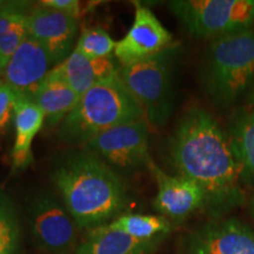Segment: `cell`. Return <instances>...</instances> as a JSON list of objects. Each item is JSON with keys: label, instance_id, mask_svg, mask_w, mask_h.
Returning a JSON list of instances; mask_svg holds the SVG:
<instances>
[{"label": "cell", "instance_id": "obj_1", "mask_svg": "<svg viewBox=\"0 0 254 254\" xmlns=\"http://www.w3.org/2000/svg\"><path fill=\"white\" fill-rule=\"evenodd\" d=\"M167 155L178 176L204 190L205 207L212 213H224L245 201L240 166L227 131L202 107H190L182 114L168 139Z\"/></svg>", "mask_w": 254, "mask_h": 254}, {"label": "cell", "instance_id": "obj_2", "mask_svg": "<svg viewBox=\"0 0 254 254\" xmlns=\"http://www.w3.org/2000/svg\"><path fill=\"white\" fill-rule=\"evenodd\" d=\"M51 179L79 228L90 231L109 225L126 206L122 177L86 150L64 154Z\"/></svg>", "mask_w": 254, "mask_h": 254}, {"label": "cell", "instance_id": "obj_3", "mask_svg": "<svg viewBox=\"0 0 254 254\" xmlns=\"http://www.w3.org/2000/svg\"><path fill=\"white\" fill-rule=\"evenodd\" d=\"M142 119H146L144 110L127 90L118 72L82 95L59 125L57 135L68 144L84 146L112 127Z\"/></svg>", "mask_w": 254, "mask_h": 254}, {"label": "cell", "instance_id": "obj_4", "mask_svg": "<svg viewBox=\"0 0 254 254\" xmlns=\"http://www.w3.org/2000/svg\"><path fill=\"white\" fill-rule=\"evenodd\" d=\"M200 75L217 106H233L249 93L254 81V27L209 41Z\"/></svg>", "mask_w": 254, "mask_h": 254}, {"label": "cell", "instance_id": "obj_5", "mask_svg": "<svg viewBox=\"0 0 254 254\" xmlns=\"http://www.w3.org/2000/svg\"><path fill=\"white\" fill-rule=\"evenodd\" d=\"M177 52L173 44L151 58L119 68L120 79L142 107L150 126H164L173 113L172 72Z\"/></svg>", "mask_w": 254, "mask_h": 254}, {"label": "cell", "instance_id": "obj_6", "mask_svg": "<svg viewBox=\"0 0 254 254\" xmlns=\"http://www.w3.org/2000/svg\"><path fill=\"white\" fill-rule=\"evenodd\" d=\"M167 6L198 39L211 41L254 27V0H173Z\"/></svg>", "mask_w": 254, "mask_h": 254}, {"label": "cell", "instance_id": "obj_7", "mask_svg": "<svg viewBox=\"0 0 254 254\" xmlns=\"http://www.w3.org/2000/svg\"><path fill=\"white\" fill-rule=\"evenodd\" d=\"M148 131L146 119L124 124L107 129L84 145L117 174L128 176L147 168L152 160L148 153Z\"/></svg>", "mask_w": 254, "mask_h": 254}, {"label": "cell", "instance_id": "obj_8", "mask_svg": "<svg viewBox=\"0 0 254 254\" xmlns=\"http://www.w3.org/2000/svg\"><path fill=\"white\" fill-rule=\"evenodd\" d=\"M31 231L36 245L46 254H74L78 225L64 202L50 192L34 196L30 209Z\"/></svg>", "mask_w": 254, "mask_h": 254}, {"label": "cell", "instance_id": "obj_9", "mask_svg": "<svg viewBox=\"0 0 254 254\" xmlns=\"http://www.w3.org/2000/svg\"><path fill=\"white\" fill-rule=\"evenodd\" d=\"M173 45L170 31L150 8L135 4L134 20L125 37L117 41L114 56L122 66L142 62Z\"/></svg>", "mask_w": 254, "mask_h": 254}, {"label": "cell", "instance_id": "obj_10", "mask_svg": "<svg viewBox=\"0 0 254 254\" xmlns=\"http://www.w3.org/2000/svg\"><path fill=\"white\" fill-rule=\"evenodd\" d=\"M27 31L28 36L47 51L53 65L57 66L74 51L78 19L34 5L27 13Z\"/></svg>", "mask_w": 254, "mask_h": 254}, {"label": "cell", "instance_id": "obj_11", "mask_svg": "<svg viewBox=\"0 0 254 254\" xmlns=\"http://www.w3.org/2000/svg\"><path fill=\"white\" fill-rule=\"evenodd\" d=\"M53 67L55 65L47 51L28 36L1 71L2 81L18 95L33 100L44 79Z\"/></svg>", "mask_w": 254, "mask_h": 254}, {"label": "cell", "instance_id": "obj_12", "mask_svg": "<svg viewBox=\"0 0 254 254\" xmlns=\"http://www.w3.org/2000/svg\"><path fill=\"white\" fill-rule=\"evenodd\" d=\"M148 170L153 174L158 185L153 205L165 218L183 220L196 209L205 207L204 190L198 184L182 176H170L164 172L153 160L148 164Z\"/></svg>", "mask_w": 254, "mask_h": 254}, {"label": "cell", "instance_id": "obj_13", "mask_svg": "<svg viewBox=\"0 0 254 254\" xmlns=\"http://www.w3.org/2000/svg\"><path fill=\"white\" fill-rule=\"evenodd\" d=\"M186 254H254V230L237 218L217 220L190 238Z\"/></svg>", "mask_w": 254, "mask_h": 254}, {"label": "cell", "instance_id": "obj_14", "mask_svg": "<svg viewBox=\"0 0 254 254\" xmlns=\"http://www.w3.org/2000/svg\"><path fill=\"white\" fill-rule=\"evenodd\" d=\"M52 71L62 77L79 97L95 85L119 72L112 58L91 59L73 51L67 58L55 66Z\"/></svg>", "mask_w": 254, "mask_h": 254}, {"label": "cell", "instance_id": "obj_15", "mask_svg": "<svg viewBox=\"0 0 254 254\" xmlns=\"http://www.w3.org/2000/svg\"><path fill=\"white\" fill-rule=\"evenodd\" d=\"M15 140L12 148V171L25 170L33 163L32 142L45 123V117L32 100L18 95L14 109Z\"/></svg>", "mask_w": 254, "mask_h": 254}, {"label": "cell", "instance_id": "obj_16", "mask_svg": "<svg viewBox=\"0 0 254 254\" xmlns=\"http://www.w3.org/2000/svg\"><path fill=\"white\" fill-rule=\"evenodd\" d=\"M79 100L80 97L67 82L51 69L32 101L41 110L47 125L55 127L74 110Z\"/></svg>", "mask_w": 254, "mask_h": 254}, {"label": "cell", "instance_id": "obj_17", "mask_svg": "<svg viewBox=\"0 0 254 254\" xmlns=\"http://www.w3.org/2000/svg\"><path fill=\"white\" fill-rule=\"evenodd\" d=\"M232 150L240 166L244 185H254V112L239 107L231 114L227 126Z\"/></svg>", "mask_w": 254, "mask_h": 254}, {"label": "cell", "instance_id": "obj_18", "mask_svg": "<svg viewBox=\"0 0 254 254\" xmlns=\"http://www.w3.org/2000/svg\"><path fill=\"white\" fill-rule=\"evenodd\" d=\"M153 245L105 225L88 231L74 254H146Z\"/></svg>", "mask_w": 254, "mask_h": 254}, {"label": "cell", "instance_id": "obj_19", "mask_svg": "<svg viewBox=\"0 0 254 254\" xmlns=\"http://www.w3.org/2000/svg\"><path fill=\"white\" fill-rule=\"evenodd\" d=\"M109 226L134 239L154 244L171 230L170 221L163 215L124 214L110 222Z\"/></svg>", "mask_w": 254, "mask_h": 254}, {"label": "cell", "instance_id": "obj_20", "mask_svg": "<svg viewBox=\"0 0 254 254\" xmlns=\"http://www.w3.org/2000/svg\"><path fill=\"white\" fill-rule=\"evenodd\" d=\"M20 226L17 211L2 190H0V254H19Z\"/></svg>", "mask_w": 254, "mask_h": 254}, {"label": "cell", "instance_id": "obj_21", "mask_svg": "<svg viewBox=\"0 0 254 254\" xmlns=\"http://www.w3.org/2000/svg\"><path fill=\"white\" fill-rule=\"evenodd\" d=\"M117 41L106 31L99 27L82 31L74 46V51L91 59H106L114 55Z\"/></svg>", "mask_w": 254, "mask_h": 254}, {"label": "cell", "instance_id": "obj_22", "mask_svg": "<svg viewBox=\"0 0 254 254\" xmlns=\"http://www.w3.org/2000/svg\"><path fill=\"white\" fill-rule=\"evenodd\" d=\"M27 37V17L0 36V72L5 68V66L17 52L19 46Z\"/></svg>", "mask_w": 254, "mask_h": 254}, {"label": "cell", "instance_id": "obj_23", "mask_svg": "<svg viewBox=\"0 0 254 254\" xmlns=\"http://www.w3.org/2000/svg\"><path fill=\"white\" fill-rule=\"evenodd\" d=\"M18 101V94L7 84L0 85V135L5 134L9 123L14 117L15 104Z\"/></svg>", "mask_w": 254, "mask_h": 254}, {"label": "cell", "instance_id": "obj_24", "mask_svg": "<svg viewBox=\"0 0 254 254\" xmlns=\"http://www.w3.org/2000/svg\"><path fill=\"white\" fill-rule=\"evenodd\" d=\"M38 5L43 7L55 9L69 17L78 19L80 14V2L78 0H41Z\"/></svg>", "mask_w": 254, "mask_h": 254}, {"label": "cell", "instance_id": "obj_25", "mask_svg": "<svg viewBox=\"0 0 254 254\" xmlns=\"http://www.w3.org/2000/svg\"><path fill=\"white\" fill-rule=\"evenodd\" d=\"M34 5L30 1H18V0H0V15H4L13 11H30Z\"/></svg>", "mask_w": 254, "mask_h": 254}, {"label": "cell", "instance_id": "obj_26", "mask_svg": "<svg viewBox=\"0 0 254 254\" xmlns=\"http://www.w3.org/2000/svg\"><path fill=\"white\" fill-rule=\"evenodd\" d=\"M245 107L247 109L253 111L254 112V81L252 84V86H251L249 93L246 94V105Z\"/></svg>", "mask_w": 254, "mask_h": 254}, {"label": "cell", "instance_id": "obj_27", "mask_svg": "<svg viewBox=\"0 0 254 254\" xmlns=\"http://www.w3.org/2000/svg\"><path fill=\"white\" fill-rule=\"evenodd\" d=\"M251 212H252V215L254 218V195L252 196V199H251Z\"/></svg>", "mask_w": 254, "mask_h": 254}, {"label": "cell", "instance_id": "obj_28", "mask_svg": "<svg viewBox=\"0 0 254 254\" xmlns=\"http://www.w3.org/2000/svg\"><path fill=\"white\" fill-rule=\"evenodd\" d=\"M2 82H4V81H2V77H1V72H0V85H1V84H2Z\"/></svg>", "mask_w": 254, "mask_h": 254}]
</instances>
